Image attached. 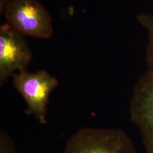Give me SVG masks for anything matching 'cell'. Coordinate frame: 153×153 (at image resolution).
I'll use <instances>...</instances> for the list:
<instances>
[{"label": "cell", "mask_w": 153, "mask_h": 153, "mask_svg": "<svg viewBox=\"0 0 153 153\" xmlns=\"http://www.w3.org/2000/svg\"><path fill=\"white\" fill-rule=\"evenodd\" d=\"M64 153H137L128 135L114 128H83L66 144Z\"/></svg>", "instance_id": "1"}, {"label": "cell", "mask_w": 153, "mask_h": 153, "mask_svg": "<svg viewBox=\"0 0 153 153\" xmlns=\"http://www.w3.org/2000/svg\"><path fill=\"white\" fill-rule=\"evenodd\" d=\"M5 14L7 23L22 35L48 39L53 34L51 16L36 0H9Z\"/></svg>", "instance_id": "2"}, {"label": "cell", "mask_w": 153, "mask_h": 153, "mask_svg": "<svg viewBox=\"0 0 153 153\" xmlns=\"http://www.w3.org/2000/svg\"><path fill=\"white\" fill-rule=\"evenodd\" d=\"M13 81L27 104L26 114H33L40 124H45L49 95L57 87L58 80L45 71L29 73L26 69L14 74Z\"/></svg>", "instance_id": "3"}, {"label": "cell", "mask_w": 153, "mask_h": 153, "mask_svg": "<svg viewBox=\"0 0 153 153\" xmlns=\"http://www.w3.org/2000/svg\"><path fill=\"white\" fill-rule=\"evenodd\" d=\"M130 116L140 132L145 153H153V71L147 70L134 85Z\"/></svg>", "instance_id": "4"}, {"label": "cell", "mask_w": 153, "mask_h": 153, "mask_svg": "<svg viewBox=\"0 0 153 153\" xmlns=\"http://www.w3.org/2000/svg\"><path fill=\"white\" fill-rule=\"evenodd\" d=\"M31 52L22 34L7 23L0 27L1 85L16 71L26 70Z\"/></svg>", "instance_id": "5"}, {"label": "cell", "mask_w": 153, "mask_h": 153, "mask_svg": "<svg viewBox=\"0 0 153 153\" xmlns=\"http://www.w3.org/2000/svg\"><path fill=\"white\" fill-rule=\"evenodd\" d=\"M137 21L148 33V44L146 50V61L148 70L153 72V16L141 13L137 16Z\"/></svg>", "instance_id": "6"}, {"label": "cell", "mask_w": 153, "mask_h": 153, "mask_svg": "<svg viewBox=\"0 0 153 153\" xmlns=\"http://www.w3.org/2000/svg\"><path fill=\"white\" fill-rule=\"evenodd\" d=\"M0 153H17L13 139L5 131L0 132Z\"/></svg>", "instance_id": "7"}]
</instances>
